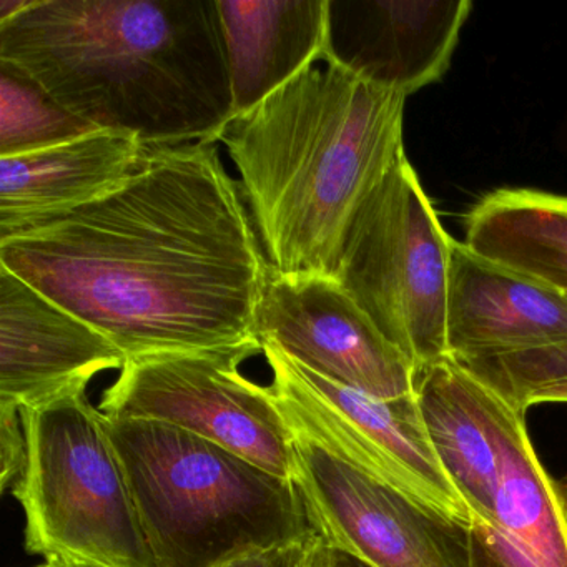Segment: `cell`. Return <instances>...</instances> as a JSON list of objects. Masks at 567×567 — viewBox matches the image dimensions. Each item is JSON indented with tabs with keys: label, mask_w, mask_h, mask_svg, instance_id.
Here are the masks:
<instances>
[{
	"label": "cell",
	"mask_w": 567,
	"mask_h": 567,
	"mask_svg": "<svg viewBox=\"0 0 567 567\" xmlns=\"http://www.w3.org/2000/svg\"><path fill=\"white\" fill-rule=\"evenodd\" d=\"M255 334L334 383L381 400L414 394L416 368L337 278L281 275L270 268Z\"/></svg>",
	"instance_id": "30bf717a"
},
{
	"label": "cell",
	"mask_w": 567,
	"mask_h": 567,
	"mask_svg": "<svg viewBox=\"0 0 567 567\" xmlns=\"http://www.w3.org/2000/svg\"><path fill=\"white\" fill-rule=\"evenodd\" d=\"M258 353H264L260 340L132 358L105 388L99 408L111 420L172 424L295 481L290 426L270 386L240 370Z\"/></svg>",
	"instance_id": "52a82bcc"
},
{
	"label": "cell",
	"mask_w": 567,
	"mask_h": 567,
	"mask_svg": "<svg viewBox=\"0 0 567 567\" xmlns=\"http://www.w3.org/2000/svg\"><path fill=\"white\" fill-rule=\"evenodd\" d=\"M270 390L288 426L426 509L471 526V511L441 466L416 396L381 400L305 370L261 343Z\"/></svg>",
	"instance_id": "ba28073f"
},
{
	"label": "cell",
	"mask_w": 567,
	"mask_h": 567,
	"mask_svg": "<svg viewBox=\"0 0 567 567\" xmlns=\"http://www.w3.org/2000/svg\"><path fill=\"white\" fill-rule=\"evenodd\" d=\"M471 9L470 0H330L324 62L410 97L446 74Z\"/></svg>",
	"instance_id": "7c38bea8"
},
{
	"label": "cell",
	"mask_w": 567,
	"mask_h": 567,
	"mask_svg": "<svg viewBox=\"0 0 567 567\" xmlns=\"http://www.w3.org/2000/svg\"><path fill=\"white\" fill-rule=\"evenodd\" d=\"M300 567H333V549L318 536L308 546Z\"/></svg>",
	"instance_id": "603a6c76"
},
{
	"label": "cell",
	"mask_w": 567,
	"mask_h": 567,
	"mask_svg": "<svg viewBox=\"0 0 567 567\" xmlns=\"http://www.w3.org/2000/svg\"><path fill=\"white\" fill-rule=\"evenodd\" d=\"M474 547H476V567H503L474 537Z\"/></svg>",
	"instance_id": "83f0119b"
},
{
	"label": "cell",
	"mask_w": 567,
	"mask_h": 567,
	"mask_svg": "<svg viewBox=\"0 0 567 567\" xmlns=\"http://www.w3.org/2000/svg\"><path fill=\"white\" fill-rule=\"evenodd\" d=\"M290 431L295 483L328 546L370 567H476L473 527L426 509Z\"/></svg>",
	"instance_id": "9c48e42d"
},
{
	"label": "cell",
	"mask_w": 567,
	"mask_h": 567,
	"mask_svg": "<svg viewBox=\"0 0 567 567\" xmlns=\"http://www.w3.org/2000/svg\"><path fill=\"white\" fill-rule=\"evenodd\" d=\"M461 224L471 250L567 297V195L497 188L483 195Z\"/></svg>",
	"instance_id": "ac0fdd59"
},
{
	"label": "cell",
	"mask_w": 567,
	"mask_h": 567,
	"mask_svg": "<svg viewBox=\"0 0 567 567\" xmlns=\"http://www.w3.org/2000/svg\"><path fill=\"white\" fill-rule=\"evenodd\" d=\"M491 434L497 454L493 523L473 527L507 567H567V501L534 451L526 411L489 388Z\"/></svg>",
	"instance_id": "9a60e30c"
},
{
	"label": "cell",
	"mask_w": 567,
	"mask_h": 567,
	"mask_svg": "<svg viewBox=\"0 0 567 567\" xmlns=\"http://www.w3.org/2000/svg\"><path fill=\"white\" fill-rule=\"evenodd\" d=\"M147 148L125 132L95 131L45 151L0 157V245L117 190Z\"/></svg>",
	"instance_id": "5bb4252c"
},
{
	"label": "cell",
	"mask_w": 567,
	"mask_h": 567,
	"mask_svg": "<svg viewBox=\"0 0 567 567\" xmlns=\"http://www.w3.org/2000/svg\"><path fill=\"white\" fill-rule=\"evenodd\" d=\"M44 563H48L49 567H107L84 557L71 556V554H52L45 557Z\"/></svg>",
	"instance_id": "d4e9b609"
},
{
	"label": "cell",
	"mask_w": 567,
	"mask_h": 567,
	"mask_svg": "<svg viewBox=\"0 0 567 567\" xmlns=\"http://www.w3.org/2000/svg\"><path fill=\"white\" fill-rule=\"evenodd\" d=\"M234 115L327 59L330 0H217Z\"/></svg>",
	"instance_id": "2e32d148"
},
{
	"label": "cell",
	"mask_w": 567,
	"mask_h": 567,
	"mask_svg": "<svg viewBox=\"0 0 567 567\" xmlns=\"http://www.w3.org/2000/svg\"><path fill=\"white\" fill-rule=\"evenodd\" d=\"M95 131L34 79L0 62V157L45 151Z\"/></svg>",
	"instance_id": "d6986e66"
},
{
	"label": "cell",
	"mask_w": 567,
	"mask_h": 567,
	"mask_svg": "<svg viewBox=\"0 0 567 567\" xmlns=\"http://www.w3.org/2000/svg\"><path fill=\"white\" fill-rule=\"evenodd\" d=\"M456 361L520 411H526L524 401L533 391L567 383V341L536 350Z\"/></svg>",
	"instance_id": "ffe728a7"
},
{
	"label": "cell",
	"mask_w": 567,
	"mask_h": 567,
	"mask_svg": "<svg viewBox=\"0 0 567 567\" xmlns=\"http://www.w3.org/2000/svg\"><path fill=\"white\" fill-rule=\"evenodd\" d=\"M333 549V547H331ZM333 567H370L367 564L361 563L357 557L350 556V554L341 553V550L333 549Z\"/></svg>",
	"instance_id": "4316f807"
},
{
	"label": "cell",
	"mask_w": 567,
	"mask_h": 567,
	"mask_svg": "<svg viewBox=\"0 0 567 567\" xmlns=\"http://www.w3.org/2000/svg\"><path fill=\"white\" fill-rule=\"evenodd\" d=\"M543 403H567V383L550 384L533 391L524 401V410Z\"/></svg>",
	"instance_id": "cb8c5ba5"
},
{
	"label": "cell",
	"mask_w": 567,
	"mask_h": 567,
	"mask_svg": "<svg viewBox=\"0 0 567 567\" xmlns=\"http://www.w3.org/2000/svg\"><path fill=\"white\" fill-rule=\"evenodd\" d=\"M127 360L97 328L0 265V408L21 413L85 393Z\"/></svg>",
	"instance_id": "8fae6325"
},
{
	"label": "cell",
	"mask_w": 567,
	"mask_h": 567,
	"mask_svg": "<svg viewBox=\"0 0 567 567\" xmlns=\"http://www.w3.org/2000/svg\"><path fill=\"white\" fill-rule=\"evenodd\" d=\"M451 244L404 155L361 205L341 250L337 280L416 371L447 357Z\"/></svg>",
	"instance_id": "8992f818"
},
{
	"label": "cell",
	"mask_w": 567,
	"mask_h": 567,
	"mask_svg": "<svg viewBox=\"0 0 567 567\" xmlns=\"http://www.w3.org/2000/svg\"><path fill=\"white\" fill-rule=\"evenodd\" d=\"M25 464L12 496L31 554H71L107 567H155L109 434L87 393L21 410Z\"/></svg>",
	"instance_id": "5b68a950"
},
{
	"label": "cell",
	"mask_w": 567,
	"mask_h": 567,
	"mask_svg": "<svg viewBox=\"0 0 567 567\" xmlns=\"http://www.w3.org/2000/svg\"><path fill=\"white\" fill-rule=\"evenodd\" d=\"M414 396L431 446L471 511L491 524L497 487V454L489 426V388L454 358L416 371Z\"/></svg>",
	"instance_id": "e0dca14e"
},
{
	"label": "cell",
	"mask_w": 567,
	"mask_h": 567,
	"mask_svg": "<svg viewBox=\"0 0 567 567\" xmlns=\"http://www.w3.org/2000/svg\"><path fill=\"white\" fill-rule=\"evenodd\" d=\"M406 99L327 61L228 122L218 142L277 274L337 278L358 210L406 155Z\"/></svg>",
	"instance_id": "3957f363"
},
{
	"label": "cell",
	"mask_w": 567,
	"mask_h": 567,
	"mask_svg": "<svg viewBox=\"0 0 567 567\" xmlns=\"http://www.w3.org/2000/svg\"><path fill=\"white\" fill-rule=\"evenodd\" d=\"M567 341V297L453 240L446 347L454 360L536 350Z\"/></svg>",
	"instance_id": "4fadbf2b"
},
{
	"label": "cell",
	"mask_w": 567,
	"mask_h": 567,
	"mask_svg": "<svg viewBox=\"0 0 567 567\" xmlns=\"http://www.w3.org/2000/svg\"><path fill=\"white\" fill-rule=\"evenodd\" d=\"M32 0H0V22L9 21V19L18 16L31 6Z\"/></svg>",
	"instance_id": "484cf974"
},
{
	"label": "cell",
	"mask_w": 567,
	"mask_h": 567,
	"mask_svg": "<svg viewBox=\"0 0 567 567\" xmlns=\"http://www.w3.org/2000/svg\"><path fill=\"white\" fill-rule=\"evenodd\" d=\"M0 62L148 148L218 144L234 115L217 0H32L0 22Z\"/></svg>",
	"instance_id": "7a4b0ae2"
},
{
	"label": "cell",
	"mask_w": 567,
	"mask_h": 567,
	"mask_svg": "<svg viewBox=\"0 0 567 567\" xmlns=\"http://www.w3.org/2000/svg\"><path fill=\"white\" fill-rule=\"evenodd\" d=\"M107 424L155 567H212L318 537L293 480L161 421Z\"/></svg>",
	"instance_id": "277c9868"
},
{
	"label": "cell",
	"mask_w": 567,
	"mask_h": 567,
	"mask_svg": "<svg viewBox=\"0 0 567 567\" xmlns=\"http://www.w3.org/2000/svg\"><path fill=\"white\" fill-rule=\"evenodd\" d=\"M24 426H22L21 413L16 410L0 408V487L8 489L21 476L25 464Z\"/></svg>",
	"instance_id": "44dd1931"
},
{
	"label": "cell",
	"mask_w": 567,
	"mask_h": 567,
	"mask_svg": "<svg viewBox=\"0 0 567 567\" xmlns=\"http://www.w3.org/2000/svg\"><path fill=\"white\" fill-rule=\"evenodd\" d=\"M317 539V537H315ZM313 539V540H315ZM305 544H278L270 547H255L227 557L212 567H300L308 546Z\"/></svg>",
	"instance_id": "7402d4cb"
},
{
	"label": "cell",
	"mask_w": 567,
	"mask_h": 567,
	"mask_svg": "<svg viewBox=\"0 0 567 567\" xmlns=\"http://www.w3.org/2000/svg\"><path fill=\"white\" fill-rule=\"evenodd\" d=\"M34 567H49V566H48V563H44V564H39V566H34Z\"/></svg>",
	"instance_id": "f1b7e54d"
},
{
	"label": "cell",
	"mask_w": 567,
	"mask_h": 567,
	"mask_svg": "<svg viewBox=\"0 0 567 567\" xmlns=\"http://www.w3.org/2000/svg\"><path fill=\"white\" fill-rule=\"evenodd\" d=\"M0 265L128 360L257 341L270 270L217 144L147 148L117 190L0 245Z\"/></svg>",
	"instance_id": "6da1fadb"
}]
</instances>
